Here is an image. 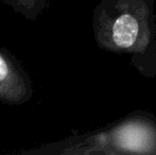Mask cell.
I'll use <instances>...</instances> for the list:
<instances>
[{"label":"cell","mask_w":156,"mask_h":155,"mask_svg":"<svg viewBox=\"0 0 156 155\" xmlns=\"http://www.w3.org/2000/svg\"><path fill=\"white\" fill-rule=\"evenodd\" d=\"M156 0H101L94 11L98 46L125 55L144 77L156 76Z\"/></svg>","instance_id":"obj_1"},{"label":"cell","mask_w":156,"mask_h":155,"mask_svg":"<svg viewBox=\"0 0 156 155\" xmlns=\"http://www.w3.org/2000/svg\"><path fill=\"white\" fill-rule=\"evenodd\" d=\"M87 152L105 154H156V123L144 116H131L88 140Z\"/></svg>","instance_id":"obj_2"},{"label":"cell","mask_w":156,"mask_h":155,"mask_svg":"<svg viewBox=\"0 0 156 155\" xmlns=\"http://www.w3.org/2000/svg\"><path fill=\"white\" fill-rule=\"evenodd\" d=\"M15 71L9 61L0 53V95L6 93V86L14 83Z\"/></svg>","instance_id":"obj_3"}]
</instances>
